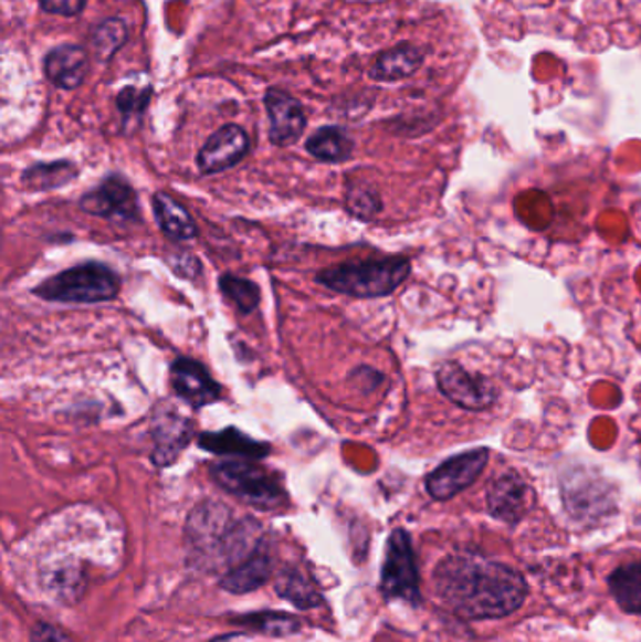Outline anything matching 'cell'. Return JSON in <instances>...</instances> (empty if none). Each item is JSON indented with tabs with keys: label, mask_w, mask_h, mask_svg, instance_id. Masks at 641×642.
I'll return each instance as SVG.
<instances>
[{
	"label": "cell",
	"mask_w": 641,
	"mask_h": 642,
	"mask_svg": "<svg viewBox=\"0 0 641 642\" xmlns=\"http://www.w3.org/2000/svg\"><path fill=\"white\" fill-rule=\"evenodd\" d=\"M433 580L442 603L466 620L508 617L528 593L519 571L480 555L446 556L434 569Z\"/></svg>",
	"instance_id": "6da1fadb"
},
{
	"label": "cell",
	"mask_w": 641,
	"mask_h": 642,
	"mask_svg": "<svg viewBox=\"0 0 641 642\" xmlns=\"http://www.w3.org/2000/svg\"><path fill=\"white\" fill-rule=\"evenodd\" d=\"M410 269L412 265L409 257H375L322 269L316 275V282L337 294L358 299H375L393 294L409 278Z\"/></svg>",
	"instance_id": "7a4b0ae2"
},
{
	"label": "cell",
	"mask_w": 641,
	"mask_h": 642,
	"mask_svg": "<svg viewBox=\"0 0 641 642\" xmlns=\"http://www.w3.org/2000/svg\"><path fill=\"white\" fill-rule=\"evenodd\" d=\"M120 281L114 269L101 262H85L40 282L32 294L50 303L96 305L119 297Z\"/></svg>",
	"instance_id": "3957f363"
},
{
	"label": "cell",
	"mask_w": 641,
	"mask_h": 642,
	"mask_svg": "<svg viewBox=\"0 0 641 642\" xmlns=\"http://www.w3.org/2000/svg\"><path fill=\"white\" fill-rule=\"evenodd\" d=\"M209 474L222 491L262 512H271L286 504V493L277 475L256 462L246 459L214 462Z\"/></svg>",
	"instance_id": "277c9868"
},
{
	"label": "cell",
	"mask_w": 641,
	"mask_h": 642,
	"mask_svg": "<svg viewBox=\"0 0 641 642\" xmlns=\"http://www.w3.org/2000/svg\"><path fill=\"white\" fill-rule=\"evenodd\" d=\"M380 590L388 599H402L410 606H420V573L416 566L410 534L402 528L391 532L386 545Z\"/></svg>",
	"instance_id": "5b68a950"
},
{
	"label": "cell",
	"mask_w": 641,
	"mask_h": 642,
	"mask_svg": "<svg viewBox=\"0 0 641 642\" xmlns=\"http://www.w3.org/2000/svg\"><path fill=\"white\" fill-rule=\"evenodd\" d=\"M80 209L91 217L112 220L117 224H134L141 220L138 193L119 173L107 175L95 190L83 193Z\"/></svg>",
	"instance_id": "8992f818"
},
{
	"label": "cell",
	"mask_w": 641,
	"mask_h": 642,
	"mask_svg": "<svg viewBox=\"0 0 641 642\" xmlns=\"http://www.w3.org/2000/svg\"><path fill=\"white\" fill-rule=\"evenodd\" d=\"M437 386L453 404L471 412L487 410L495 404L498 397L497 387L485 376L471 372L455 361L442 362L437 370Z\"/></svg>",
	"instance_id": "52a82bcc"
},
{
	"label": "cell",
	"mask_w": 641,
	"mask_h": 642,
	"mask_svg": "<svg viewBox=\"0 0 641 642\" xmlns=\"http://www.w3.org/2000/svg\"><path fill=\"white\" fill-rule=\"evenodd\" d=\"M490 462V451L472 450L461 455L452 456L446 462H442L439 469H434L425 480V488L429 496L439 502L458 496L466 491L469 486L479 481L480 475L484 472Z\"/></svg>",
	"instance_id": "ba28073f"
},
{
	"label": "cell",
	"mask_w": 641,
	"mask_h": 642,
	"mask_svg": "<svg viewBox=\"0 0 641 642\" xmlns=\"http://www.w3.org/2000/svg\"><path fill=\"white\" fill-rule=\"evenodd\" d=\"M195 423L179 415L171 406L166 404V410L155 408L151 429V436L155 440L151 453L153 464L158 469L171 466L182 451L189 448V443L195 440Z\"/></svg>",
	"instance_id": "9c48e42d"
},
{
	"label": "cell",
	"mask_w": 641,
	"mask_h": 642,
	"mask_svg": "<svg viewBox=\"0 0 641 642\" xmlns=\"http://www.w3.org/2000/svg\"><path fill=\"white\" fill-rule=\"evenodd\" d=\"M251 150V138L238 125H227L214 131L198 152V168L203 175H217L235 168Z\"/></svg>",
	"instance_id": "30bf717a"
},
{
	"label": "cell",
	"mask_w": 641,
	"mask_h": 642,
	"mask_svg": "<svg viewBox=\"0 0 641 642\" xmlns=\"http://www.w3.org/2000/svg\"><path fill=\"white\" fill-rule=\"evenodd\" d=\"M170 383L177 397L196 410L222 399V387L209 375L208 368L190 357H177L171 362Z\"/></svg>",
	"instance_id": "8fae6325"
},
{
	"label": "cell",
	"mask_w": 641,
	"mask_h": 642,
	"mask_svg": "<svg viewBox=\"0 0 641 642\" xmlns=\"http://www.w3.org/2000/svg\"><path fill=\"white\" fill-rule=\"evenodd\" d=\"M533 502L535 494L516 472L498 475L487 488V512L491 517L506 524L519 523L530 512Z\"/></svg>",
	"instance_id": "7c38bea8"
},
{
	"label": "cell",
	"mask_w": 641,
	"mask_h": 642,
	"mask_svg": "<svg viewBox=\"0 0 641 642\" xmlns=\"http://www.w3.org/2000/svg\"><path fill=\"white\" fill-rule=\"evenodd\" d=\"M270 117V141L277 147H288L302 138L307 126L303 106L281 88H270L264 98Z\"/></svg>",
	"instance_id": "4fadbf2b"
},
{
	"label": "cell",
	"mask_w": 641,
	"mask_h": 642,
	"mask_svg": "<svg viewBox=\"0 0 641 642\" xmlns=\"http://www.w3.org/2000/svg\"><path fill=\"white\" fill-rule=\"evenodd\" d=\"M196 442L200 450L213 453V455L235 456V459H246V461H262L271 453L270 443L246 436L245 432H241L235 427H227L217 432H201Z\"/></svg>",
	"instance_id": "5bb4252c"
},
{
	"label": "cell",
	"mask_w": 641,
	"mask_h": 642,
	"mask_svg": "<svg viewBox=\"0 0 641 642\" xmlns=\"http://www.w3.org/2000/svg\"><path fill=\"white\" fill-rule=\"evenodd\" d=\"M87 51L80 45H61L45 56L44 70L55 87L72 91L82 85L87 74Z\"/></svg>",
	"instance_id": "9a60e30c"
},
{
	"label": "cell",
	"mask_w": 641,
	"mask_h": 642,
	"mask_svg": "<svg viewBox=\"0 0 641 642\" xmlns=\"http://www.w3.org/2000/svg\"><path fill=\"white\" fill-rule=\"evenodd\" d=\"M151 203L158 228L170 241L185 243L198 235V225L192 214L176 198H171L170 193H155Z\"/></svg>",
	"instance_id": "2e32d148"
},
{
	"label": "cell",
	"mask_w": 641,
	"mask_h": 642,
	"mask_svg": "<svg viewBox=\"0 0 641 642\" xmlns=\"http://www.w3.org/2000/svg\"><path fill=\"white\" fill-rule=\"evenodd\" d=\"M273 560L264 547H256L240 566L230 569L221 580V587L230 593H246L264 587L271 579Z\"/></svg>",
	"instance_id": "e0dca14e"
},
{
	"label": "cell",
	"mask_w": 641,
	"mask_h": 642,
	"mask_svg": "<svg viewBox=\"0 0 641 642\" xmlns=\"http://www.w3.org/2000/svg\"><path fill=\"white\" fill-rule=\"evenodd\" d=\"M423 64V51L416 45H397L386 51L372 64L371 77L377 82H401L404 77L414 74Z\"/></svg>",
	"instance_id": "ac0fdd59"
},
{
	"label": "cell",
	"mask_w": 641,
	"mask_h": 642,
	"mask_svg": "<svg viewBox=\"0 0 641 642\" xmlns=\"http://www.w3.org/2000/svg\"><path fill=\"white\" fill-rule=\"evenodd\" d=\"M305 149L320 162L340 164L353 157L354 141L340 126H322L307 139Z\"/></svg>",
	"instance_id": "d6986e66"
},
{
	"label": "cell",
	"mask_w": 641,
	"mask_h": 642,
	"mask_svg": "<svg viewBox=\"0 0 641 642\" xmlns=\"http://www.w3.org/2000/svg\"><path fill=\"white\" fill-rule=\"evenodd\" d=\"M77 175H80V169L69 160L40 162L23 171L21 182L32 192H50V190L66 187L76 179Z\"/></svg>",
	"instance_id": "ffe728a7"
},
{
	"label": "cell",
	"mask_w": 641,
	"mask_h": 642,
	"mask_svg": "<svg viewBox=\"0 0 641 642\" xmlns=\"http://www.w3.org/2000/svg\"><path fill=\"white\" fill-rule=\"evenodd\" d=\"M608 587L622 611L641 614V558L617 568L608 577Z\"/></svg>",
	"instance_id": "44dd1931"
},
{
	"label": "cell",
	"mask_w": 641,
	"mask_h": 642,
	"mask_svg": "<svg viewBox=\"0 0 641 642\" xmlns=\"http://www.w3.org/2000/svg\"><path fill=\"white\" fill-rule=\"evenodd\" d=\"M232 624L243 625L271 636L294 635L302 628V622L297 618L288 617L284 612H254L246 617L233 618Z\"/></svg>",
	"instance_id": "7402d4cb"
},
{
	"label": "cell",
	"mask_w": 641,
	"mask_h": 642,
	"mask_svg": "<svg viewBox=\"0 0 641 642\" xmlns=\"http://www.w3.org/2000/svg\"><path fill=\"white\" fill-rule=\"evenodd\" d=\"M219 287H221V294L224 295V299L228 303H232L243 316L254 313L259 308L262 294H260V287L254 282L249 281V278L224 273L219 278Z\"/></svg>",
	"instance_id": "603a6c76"
},
{
	"label": "cell",
	"mask_w": 641,
	"mask_h": 642,
	"mask_svg": "<svg viewBox=\"0 0 641 642\" xmlns=\"http://www.w3.org/2000/svg\"><path fill=\"white\" fill-rule=\"evenodd\" d=\"M277 592L283 598L290 599L297 609H313L320 606V593L308 582L307 577L297 569H284L279 575Z\"/></svg>",
	"instance_id": "cb8c5ba5"
},
{
	"label": "cell",
	"mask_w": 641,
	"mask_h": 642,
	"mask_svg": "<svg viewBox=\"0 0 641 642\" xmlns=\"http://www.w3.org/2000/svg\"><path fill=\"white\" fill-rule=\"evenodd\" d=\"M126 38H128V29H126L125 21L117 18L107 19L93 32V48H95L96 56L101 61H107L115 51L123 48Z\"/></svg>",
	"instance_id": "d4e9b609"
},
{
	"label": "cell",
	"mask_w": 641,
	"mask_h": 642,
	"mask_svg": "<svg viewBox=\"0 0 641 642\" xmlns=\"http://www.w3.org/2000/svg\"><path fill=\"white\" fill-rule=\"evenodd\" d=\"M346 209L359 220H371L382 211V200L371 188L350 187L346 193Z\"/></svg>",
	"instance_id": "484cf974"
},
{
	"label": "cell",
	"mask_w": 641,
	"mask_h": 642,
	"mask_svg": "<svg viewBox=\"0 0 641 642\" xmlns=\"http://www.w3.org/2000/svg\"><path fill=\"white\" fill-rule=\"evenodd\" d=\"M151 87L136 88L126 87L117 96V107L125 120L138 119L139 115L145 112V107L151 98Z\"/></svg>",
	"instance_id": "4316f807"
},
{
	"label": "cell",
	"mask_w": 641,
	"mask_h": 642,
	"mask_svg": "<svg viewBox=\"0 0 641 642\" xmlns=\"http://www.w3.org/2000/svg\"><path fill=\"white\" fill-rule=\"evenodd\" d=\"M39 2L44 12L57 13V15H66V18L77 15L87 4V0H39Z\"/></svg>",
	"instance_id": "83f0119b"
},
{
	"label": "cell",
	"mask_w": 641,
	"mask_h": 642,
	"mask_svg": "<svg viewBox=\"0 0 641 642\" xmlns=\"http://www.w3.org/2000/svg\"><path fill=\"white\" fill-rule=\"evenodd\" d=\"M31 642H74L66 631L57 625L39 622L31 630Z\"/></svg>",
	"instance_id": "f1b7e54d"
}]
</instances>
